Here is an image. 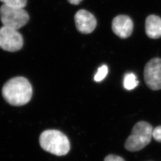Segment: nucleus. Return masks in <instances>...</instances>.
<instances>
[{"mask_svg":"<svg viewBox=\"0 0 161 161\" xmlns=\"http://www.w3.org/2000/svg\"><path fill=\"white\" fill-rule=\"evenodd\" d=\"M3 96L7 103L16 106L28 103L32 96V88L23 77H16L7 81L2 89Z\"/></svg>","mask_w":161,"mask_h":161,"instance_id":"f257e3e1","label":"nucleus"},{"mask_svg":"<svg viewBox=\"0 0 161 161\" xmlns=\"http://www.w3.org/2000/svg\"><path fill=\"white\" fill-rule=\"evenodd\" d=\"M41 147L52 154L56 156L66 155L70 150V143L63 132L55 130H46L40 137Z\"/></svg>","mask_w":161,"mask_h":161,"instance_id":"f03ea898","label":"nucleus"},{"mask_svg":"<svg viewBox=\"0 0 161 161\" xmlns=\"http://www.w3.org/2000/svg\"><path fill=\"white\" fill-rule=\"evenodd\" d=\"M153 127L149 123L140 121L132 128L131 135L125 143V148L130 152L143 149L149 144L152 137Z\"/></svg>","mask_w":161,"mask_h":161,"instance_id":"7ed1b4c3","label":"nucleus"},{"mask_svg":"<svg viewBox=\"0 0 161 161\" xmlns=\"http://www.w3.org/2000/svg\"><path fill=\"white\" fill-rule=\"evenodd\" d=\"M0 18L3 26L18 30L28 23L29 16L23 8L3 4L0 7Z\"/></svg>","mask_w":161,"mask_h":161,"instance_id":"20e7f679","label":"nucleus"},{"mask_svg":"<svg viewBox=\"0 0 161 161\" xmlns=\"http://www.w3.org/2000/svg\"><path fill=\"white\" fill-rule=\"evenodd\" d=\"M23 46L22 35L17 30L3 26L0 28V48L5 51L15 52Z\"/></svg>","mask_w":161,"mask_h":161,"instance_id":"39448f33","label":"nucleus"},{"mask_svg":"<svg viewBox=\"0 0 161 161\" xmlns=\"http://www.w3.org/2000/svg\"><path fill=\"white\" fill-rule=\"evenodd\" d=\"M144 80L146 84L152 90L161 89V58L151 59L146 64L144 69Z\"/></svg>","mask_w":161,"mask_h":161,"instance_id":"423d86ee","label":"nucleus"},{"mask_svg":"<svg viewBox=\"0 0 161 161\" xmlns=\"http://www.w3.org/2000/svg\"><path fill=\"white\" fill-rule=\"evenodd\" d=\"M74 19L77 30L82 34H90L96 28V17L92 13L86 10L82 9L76 12Z\"/></svg>","mask_w":161,"mask_h":161,"instance_id":"0eeeda50","label":"nucleus"},{"mask_svg":"<svg viewBox=\"0 0 161 161\" xmlns=\"http://www.w3.org/2000/svg\"><path fill=\"white\" fill-rule=\"evenodd\" d=\"M133 27L132 19L126 15L117 16L112 20V31L121 38H127L132 34Z\"/></svg>","mask_w":161,"mask_h":161,"instance_id":"6e6552de","label":"nucleus"},{"mask_svg":"<svg viewBox=\"0 0 161 161\" xmlns=\"http://www.w3.org/2000/svg\"><path fill=\"white\" fill-rule=\"evenodd\" d=\"M145 32L147 36L152 39L161 37V18L156 15H150L146 19Z\"/></svg>","mask_w":161,"mask_h":161,"instance_id":"1a4fd4ad","label":"nucleus"},{"mask_svg":"<svg viewBox=\"0 0 161 161\" xmlns=\"http://www.w3.org/2000/svg\"><path fill=\"white\" fill-rule=\"evenodd\" d=\"M138 80H137V76L132 73L127 74L125 76L124 80V86L128 90H131L138 85Z\"/></svg>","mask_w":161,"mask_h":161,"instance_id":"9d476101","label":"nucleus"},{"mask_svg":"<svg viewBox=\"0 0 161 161\" xmlns=\"http://www.w3.org/2000/svg\"><path fill=\"white\" fill-rule=\"evenodd\" d=\"M0 1L7 6L23 8L26 6L28 0H0Z\"/></svg>","mask_w":161,"mask_h":161,"instance_id":"9b49d317","label":"nucleus"},{"mask_svg":"<svg viewBox=\"0 0 161 161\" xmlns=\"http://www.w3.org/2000/svg\"><path fill=\"white\" fill-rule=\"evenodd\" d=\"M108 73V68L106 65H103L98 69L97 74L94 76V80L96 82H100L103 80L106 76Z\"/></svg>","mask_w":161,"mask_h":161,"instance_id":"f8f14e48","label":"nucleus"},{"mask_svg":"<svg viewBox=\"0 0 161 161\" xmlns=\"http://www.w3.org/2000/svg\"><path fill=\"white\" fill-rule=\"evenodd\" d=\"M152 137L156 142L161 143V125L156 127L153 130Z\"/></svg>","mask_w":161,"mask_h":161,"instance_id":"ddd939ff","label":"nucleus"},{"mask_svg":"<svg viewBox=\"0 0 161 161\" xmlns=\"http://www.w3.org/2000/svg\"><path fill=\"white\" fill-rule=\"evenodd\" d=\"M104 161H125L124 159L118 156L114 155H109L107 156Z\"/></svg>","mask_w":161,"mask_h":161,"instance_id":"4468645a","label":"nucleus"},{"mask_svg":"<svg viewBox=\"0 0 161 161\" xmlns=\"http://www.w3.org/2000/svg\"><path fill=\"white\" fill-rule=\"evenodd\" d=\"M82 0H68L70 4H74V5H78L80 4Z\"/></svg>","mask_w":161,"mask_h":161,"instance_id":"2eb2a0df","label":"nucleus"}]
</instances>
